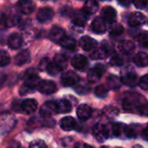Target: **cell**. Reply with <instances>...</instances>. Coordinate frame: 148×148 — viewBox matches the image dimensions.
Here are the masks:
<instances>
[{"instance_id": "cell-5", "label": "cell", "mask_w": 148, "mask_h": 148, "mask_svg": "<svg viewBox=\"0 0 148 148\" xmlns=\"http://www.w3.org/2000/svg\"><path fill=\"white\" fill-rule=\"evenodd\" d=\"M113 52H114L113 45L107 41H103L99 49H94V52L91 53L90 55V58L93 60H102L105 59L107 56L112 55Z\"/></svg>"}, {"instance_id": "cell-2", "label": "cell", "mask_w": 148, "mask_h": 148, "mask_svg": "<svg viewBox=\"0 0 148 148\" xmlns=\"http://www.w3.org/2000/svg\"><path fill=\"white\" fill-rule=\"evenodd\" d=\"M68 65V60L65 56L63 55H56L54 57L53 62H50L47 71L50 75H56L60 72L63 71Z\"/></svg>"}, {"instance_id": "cell-1", "label": "cell", "mask_w": 148, "mask_h": 148, "mask_svg": "<svg viewBox=\"0 0 148 148\" xmlns=\"http://www.w3.org/2000/svg\"><path fill=\"white\" fill-rule=\"evenodd\" d=\"M41 82V79L36 73H29L27 72V75L25 76L24 84L20 88V95H25L27 94L32 93L38 86L39 82Z\"/></svg>"}, {"instance_id": "cell-11", "label": "cell", "mask_w": 148, "mask_h": 148, "mask_svg": "<svg viewBox=\"0 0 148 148\" xmlns=\"http://www.w3.org/2000/svg\"><path fill=\"white\" fill-rule=\"evenodd\" d=\"M104 73L105 67L102 64H97L94 68L89 69L88 73V80L90 82H96L101 78Z\"/></svg>"}, {"instance_id": "cell-47", "label": "cell", "mask_w": 148, "mask_h": 148, "mask_svg": "<svg viewBox=\"0 0 148 148\" xmlns=\"http://www.w3.org/2000/svg\"><path fill=\"white\" fill-rule=\"evenodd\" d=\"M74 148H94L93 147H91L90 145H88L86 143H83V142H77Z\"/></svg>"}, {"instance_id": "cell-34", "label": "cell", "mask_w": 148, "mask_h": 148, "mask_svg": "<svg viewBox=\"0 0 148 148\" xmlns=\"http://www.w3.org/2000/svg\"><path fill=\"white\" fill-rule=\"evenodd\" d=\"M108 88L105 85H99L95 88V95L98 98H105L108 96Z\"/></svg>"}, {"instance_id": "cell-39", "label": "cell", "mask_w": 148, "mask_h": 148, "mask_svg": "<svg viewBox=\"0 0 148 148\" xmlns=\"http://www.w3.org/2000/svg\"><path fill=\"white\" fill-rule=\"evenodd\" d=\"M75 86H76L75 87V91L80 95H84V94L88 92V87L86 84L79 83V82H78Z\"/></svg>"}, {"instance_id": "cell-17", "label": "cell", "mask_w": 148, "mask_h": 148, "mask_svg": "<svg viewBox=\"0 0 148 148\" xmlns=\"http://www.w3.org/2000/svg\"><path fill=\"white\" fill-rule=\"evenodd\" d=\"M18 10L24 15H30L34 12L36 5L32 0H19L17 3Z\"/></svg>"}, {"instance_id": "cell-26", "label": "cell", "mask_w": 148, "mask_h": 148, "mask_svg": "<svg viewBox=\"0 0 148 148\" xmlns=\"http://www.w3.org/2000/svg\"><path fill=\"white\" fill-rule=\"evenodd\" d=\"M98 10H99V3L96 0H87L86 3H84L82 10L87 15L91 16L95 12H97Z\"/></svg>"}, {"instance_id": "cell-45", "label": "cell", "mask_w": 148, "mask_h": 148, "mask_svg": "<svg viewBox=\"0 0 148 148\" xmlns=\"http://www.w3.org/2000/svg\"><path fill=\"white\" fill-rule=\"evenodd\" d=\"M134 4L138 9H143L147 6V0H132Z\"/></svg>"}, {"instance_id": "cell-4", "label": "cell", "mask_w": 148, "mask_h": 148, "mask_svg": "<svg viewBox=\"0 0 148 148\" xmlns=\"http://www.w3.org/2000/svg\"><path fill=\"white\" fill-rule=\"evenodd\" d=\"M16 123L15 116L9 113L0 114V133L7 134L13 130Z\"/></svg>"}, {"instance_id": "cell-52", "label": "cell", "mask_w": 148, "mask_h": 148, "mask_svg": "<svg viewBox=\"0 0 148 148\" xmlns=\"http://www.w3.org/2000/svg\"><path fill=\"white\" fill-rule=\"evenodd\" d=\"M100 148H108V147H100Z\"/></svg>"}, {"instance_id": "cell-21", "label": "cell", "mask_w": 148, "mask_h": 148, "mask_svg": "<svg viewBox=\"0 0 148 148\" xmlns=\"http://www.w3.org/2000/svg\"><path fill=\"white\" fill-rule=\"evenodd\" d=\"M91 29L95 33L102 34L107 31V25L106 22L101 17H96L94 19L91 24Z\"/></svg>"}, {"instance_id": "cell-9", "label": "cell", "mask_w": 148, "mask_h": 148, "mask_svg": "<svg viewBox=\"0 0 148 148\" xmlns=\"http://www.w3.org/2000/svg\"><path fill=\"white\" fill-rule=\"evenodd\" d=\"M79 82V76L73 71L64 72L61 76V82L63 87H73Z\"/></svg>"}, {"instance_id": "cell-15", "label": "cell", "mask_w": 148, "mask_h": 148, "mask_svg": "<svg viewBox=\"0 0 148 148\" xmlns=\"http://www.w3.org/2000/svg\"><path fill=\"white\" fill-rule=\"evenodd\" d=\"M79 44L83 50L91 51V50H94L96 49L98 42H96L95 39H94L88 36H84L81 37V39L79 41Z\"/></svg>"}, {"instance_id": "cell-31", "label": "cell", "mask_w": 148, "mask_h": 148, "mask_svg": "<svg viewBox=\"0 0 148 148\" xmlns=\"http://www.w3.org/2000/svg\"><path fill=\"white\" fill-rule=\"evenodd\" d=\"M134 62L138 67H147L148 66V54L145 52H140L136 54L134 57Z\"/></svg>"}, {"instance_id": "cell-50", "label": "cell", "mask_w": 148, "mask_h": 148, "mask_svg": "<svg viewBox=\"0 0 148 148\" xmlns=\"http://www.w3.org/2000/svg\"><path fill=\"white\" fill-rule=\"evenodd\" d=\"M142 137L144 140L148 141V126L146 128H144V130L142 131Z\"/></svg>"}, {"instance_id": "cell-20", "label": "cell", "mask_w": 148, "mask_h": 148, "mask_svg": "<svg viewBox=\"0 0 148 148\" xmlns=\"http://www.w3.org/2000/svg\"><path fill=\"white\" fill-rule=\"evenodd\" d=\"M110 128V134L116 138H126V128L127 125L124 123H114Z\"/></svg>"}, {"instance_id": "cell-23", "label": "cell", "mask_w": 148, "mask_h": 148, "mask_svg": "<svg viewBox=\"0 0 148 148\" xmlns=\"http://www.w3.org/2000/svg\"><path fill=\"white\" fill-rule=\"evenodd\" d=\"M76 126L75 120L71 116H66L62 118L60 121V127L63 131L69 132L72 131Z\"/></svg>"}, {"instance_id": "cell-16", "label": "cell", "mask_w": 148, "mask_h": 148, "mask_svg": "<svg viewBox=\"0 0 148 148\" xmlns=\"http://www.w3.org/2000/svg\"><path fill=\"white\" fill-rule=\"evenodd\" d=\"M23 43V36L18 33H12L9 36L7 44L11 49H18Z\"/></svg>"}, {"instance_id": "cell-7", "label": "cell", "mask_w": 148, "mask_h": 148, "mask_svg": "<svg viewBox=\"0 0 148 148\" xmlns=\"http://www.w3.org/2000/svg\"><path fill=\"white\" fill-rule=\"evenodd\" d=\"M121 81V83L128 87H135L139 83L138 75L132 69L125 70L124 72H122Z\"/></svg>"}, {"instance_id": "cell-37", "label": "cell", "mask_w": 148, "mask_h": 148, "mask_svg": "<svg viewBox=\"0 0 148 148\" xmlns=\"http://www.w3.org/2000/svg\"><path fill=\"white\" fill-rule=\"evenodd\" d=\"M109 32L112 36H119L124 32V27L120 23H114L112 24Z\"/></svg>"}, {"instance_id": "cell-42", "label": "cell", "mask_w": 148, "mask_h": 148, "mask_svg": "<svg viewBox=\"0 0 148 148\" xmlns=\"http://www.w3.org/2000/svg\"><path fill=\"white\" fill-rule=\"evenodd\" d=\"M29 148H48V147H47L46 143H45L43 140H36L32 141V142L29 144Z\"/></svg>"}, {"instance_id": "cell-33", "label": "cell", "mask_w": 148, "mask_h": 148, "mask_svg": "<svg viewBox=\"0 0 148 148\" xmlns=\"http://www.w3.org/2000/svg\"><path fill=\"white\" fill-rule=\"evenodd\" d=\"M140 128L138 125L127 126L126 128V138H136L138 135V131Z\"/></svg>"}, {"instance_id": "cell-24", "label": "cell", "mask_w": 148, "mask_h": 148, "mask_svg": "<svg viewBox=\"0 0 148 148\" xmlns=\"http://www.w3.org/2000/svg\"><path fill=\"white\" fill-rule=\"evenodd\" d=\"M119 49L123 55H130L135 49V45L132 41L124 40L119 43Z\"/></svg>"}, {"instance_id": "cell-41", "label": "cell", "mask_w": 148, "mask_h": 148, "mask_svg": "<svg viewBox=\"0 0 148 148\" xmlns=\"http://www.w3.org/2000/svg\"><path fill=\"white\" fill-rule=\"evenodd\" d=\"M137 111H138V113H139L140 115L148 116V102L140 104V105L138 107Z\"/></svg>"}, {"instance_id": "cell-40", "label": "cell", "mask_w": 148, "mask_h": 148, "mask_svg": "<svg viewBox=\"0 0 148 148\" xmlns=\"http://www.w3.org/2000/svg\"><path fill=\"white\" fill-rule=\"evenodd\" d=\"M110 63L113 66H121L124 63V60H123V58L121 56L116 55V56H114L112 57V59L110 61Z\"/></svg>"}, {"instance_id": "cell-18", "label": "cell", "mask_w": 148, "mask_h": 148, "mask_svg": "<svg viewBox=\"0 0 148 148\" xmlns=\"http://www.w3.org/2000/svg\"><path fill=\"white\" fill-rule=\"evenodd\" d=\"M147 23V17L140 12H134L128 18V23L131 27H138Z\"/></svg>"}, {"instance_id": "cell-36", "label": "cell", "mask_w": 148, "mask_h": 148, "mask_svg": "<svg viewBox=\"0 0 148 148\" xmlns=\"http://www.w3.org/2000/svg\"><path fill=\"white\" fill-rule=\"evenodd\" d=\"M10 62V56L5 50H0V67H5Z\"/></svg>"}, {"instance_id": "cell-46", "label": "cell", "mask_w": 148, "mask_h": 148, "mask_svg": "<svg viewBox=\"0 0 148 148\" xmlns=\"http://www.w3.org/2000/svg\"><path fill=\"white\" fill-rule=\"evenodd\" d=\"M49 62H50V61L49 60V58H43V59H42L41 62H40V63H39V68L41 69V70L47 69Z\"/></svg>"}, {"instance_id": "cell-3", "label": "cell", "mask_w": 148, "mask_h": 148, "mask_svg": "<svg viewBox=\"0 0 148 148\" xmlns=\"http://www.w3.org/2000/svg\"><path fill=\"white\" fill-rule=\"evenodd\" d=\"M142 99V96L137 93H128L122 101V108L127 112H132L134 109L138 108Z\"/></svg>"}, {"instance_id": "cell-29", "label": "cell", "mask_w": 148, "mask_h": 148, "mask_svg": "<svg viewBox=\"0 0 148 148\" xmlns=\"http://www.w3.org/2000/svg\"><path fill=\"white\" fill-rule=\"evenodd\" d=\"M58 43H59L63 49H70V50L75 49V47H76V41H75L73 37L67 36H64L58 42Z\"/></svg>"}, {"instance_id": "cell-30", "label": "cell", "mask_w": 148, "mask_h": 148, "mask_svg": "<svg viewBox=\"0 0 148 148\" xmlns=\"http://www.w3.org/2000/svg\"><path fill=\"white\" fill-rule=\"evenodd\" d=\"M57 103V114H68L72 110V104L68 100H61Z\"/></svg>"}, {"instance_id": "cell-38", "label": "cell", "mask_w": 148, "mask_h": 148, "mask_svg": "<svg viewBox=\"0 0 148 148\" xmlns=\"http://www.w3.org/2000/svg\"><path fill=\"white\" fill-rule=\"evenodd\" d=\"M137 40L141 46L148 49V31H144L140 33L137 37Z\"/></svg>"}, {"instance_id": "cell-43", "label": "cell", "mask_w": 148, "mask_h": 148, "mask_svg": "<svg viewBox=\"0 0 148 148\" xmlns=\"http://www.w3.org/2000/svg\"><path fill=\"white\" fill-rule=\"evenodd\" d=\"M139 85L140 87V88H142L143 90H148V75H145L144 76H142L140 78V80L139 81Z\"/></svg>"}, {"instance_id": "cell-44", "label": "cell", "mask_w": 148, "mask_h": 148, "mask_svg": "<svg viewBox=\"0 0 148 148\" xmlns=\"http://www.w3.org/2000/svg\"><path fill=\"white\" fill-rule=\"evenodd\" d=\"M74 14V10L72 8L69 6H65L61 10V15L64 16H72Z\"/></svg>"}, {"instance_id": "cell-25", "label": "cell", "mask_w": 148, "mask_h": 148, "mask_svg": "<svg viewBox=\"0 0 148 148\" xmlns=\"http://www.w3.org/2000/svg\"><path fill=\"white\" fill-rule=\"evenodd\" d=\"M88 15H87L83 10L82 11H79V12H76L73 14L72 16V19H73V23L77 25V26H80V27H83L85 26L87 21H88Z\"/></svg>"}, {"instance_id": "cell-12", "label": "cell", "mask_w": 148, "mask_h": 148, "mask_svg": "<svg viewBox=\"0 0 148 148\" xmlns=\"http://www.w3.org/2000/svg\"><path fill=\"white\" fill-rule=\"evenodd\" d=\"M36 89L42 94L51 95V94H54L55 92H56L57 88H56V85L54 82L43 80V81H41L39 82Z\"/></svg>"}, {"instance_id": "cell-35", "label": "cell", "mask_w": 148, "mask_h": 148, "mask_svg": "<svg viewBox=\"0 0 148 148\" xmlns=\"http://www.w3.org/2000/svg\"><path fill=\"white\" fill-rule=\"evenodd\" d=\"M103 114H105V116H107L108 118H114L115 116H117L119 114V109L116 108L115 107H112V106H109V107H106L104 109H103Z\"/></svg>"}, {"instance_id": "cell-51", "label": "cell", "mask_w": 148, "mask_h": 148, "mask_svg": "<svg viewBox=\"0 0 148 148\" xmlns=\"http://www.w3.org/2000/svg\"><path fill=\"white\" fill-rule=\"evenodd\" d=\"M133 148H144L142 146H140V145H135V146H134Z\"/></svg>"}, {"instance_id": "cell-53", "label": "cell", "mask_w": 148, "mask_h": 148, "mask_svg": "<svg viewBox=\"0 0 148 148\" xmlns=\"http://www.w3.org/2000/svg\"><path fill=\"white\" fill-rule=\"evenodd\" d=\"M118 148H121V147H118Z\"/></svg>"}, {"instance_id": "cell-28", "label": "cell", "mask_w": 148, "mask_h": 148, "mask_svg": "<svg viewBox=\"0 0 148 148\" xmlns=\"http://www.w3.org/2000/svg\"><path fill=\"white\" fill-rule=\"evenodd\" d=\"M65 36V31L59 26H54L49 32V38L55 42H58Z\"/></svg>"}, {"instance_id": "cell-14", "label": "cell", "mask_w": 148, "mask_h": 148, "mask_svg": "<svg viewBox=\"0 0 148 148\" xmlns=\"http://www.w3.org/2000/svg\"><path fill=\"white\" fill-rule=\"evenodd\" d=\"M38 106V103L34 99H26L23 101L20 105V111L26 114H31L35 113Z\"/></svg>"}, {"instance_id": "cell-10", "label": "cell", "mask_w": 148, "mask_h": 148, "mask_svg": "<svg viewBox=\"0 0 148 148\" xmlns=\"http://www.w3.org/2000/svg\"><path fill=\"white\" fill-rule=\"evenodd\" d=\"M71 64L73 66V68L78 71H85L88 69V61L87 59V57L83 55L78 54L75 55L71 61Z\"/></svg>"}, {"instance_id": "cell-6", "label": "cell", "mask_w": 148, "mask_h": 148, "mask_svg": "<svg viewBox=\"0 0 148 148\" xmlns=\"http://www.w3.org/2000/svg\"><path fill=\"white\" fill-rule=\"evenodd\" d=\"M93 134L99 142H104L110 137V128L103 124L98 123L93 128Z\"/></svg>"}, {"instance_id": "cell-27", "label": "cell", "mask_w": 148, "mask_h": 148, "mask_svg": "<svg viewBox=\"0 0 148 148\" xmlns=\"http://www.w3.org/2000/svg\"><path fill=\"white\" fill-rule=\"evenodd\" d=\"M30 61V53L29 50H23L15 57V63L17 66H23Z\"/></svg>"}, {"instance_id": "cell-13", "label": "cell", "mask_w": 148, "mask_h": 148, "mask_svg": "<svg viewBox=\"0 0 148 148\" xmlns=\"http://www.w3.org/2000/svg\"><path fill=\"white\" fill-rule=\"evenodd\" d=\"M54 10L49 8V7H43V8H41L37 14H36V18L37 20L42 23H48L49 21L52 20V18L54 17Z\"/></svg>"}, {"instance_id": "cell-22", "label": "cell", "mask_w": 148, "mask_h": 148, "mask_svg": "<svg viewBox=\"0 0 148 148\" xmlns=\"http://www.w3.org/2000/svg\"><path fill=\"white\" fill-rule=\"evenodd\" d=\"M77 116L82 121H86L89 119L92 115V108L87 104H82L77 108L76 110Z\"/></svg>"}, {"instance_id": "cell-19", "label": "cell", "mask_w": 148, "mask_h": 148, "mask_svg": "<svg viewBox=\"0 0 148 148\" xmlns=\"http://www.w3.org/2000/svg\"><path fill=\"white\" fill-rule=\"evenodd\" d=\"M101 18L106 23H112L114 22V20L116 18L117 12H116V10L113 7H111V6H106V7H104L101 10Z\"/></svg>"}, {"instance_id": "cell-48", "label": "cell", "mask_w": 148, "mask_h": 148, "mask_svg": "<svg viewBox=\"0 0 148 148\" xmlns=\"http://www.w3.org/2000/svg\"><path fill=\"white\" fill-rule=\"evenodd\" d=\"M118 1V3L121 4V5H122L123 7H127L130 3H131V1L132 0H117Z\"/></svg>"}, {"instance_id": "cell-49", "label": "cell", "mask_w": 148, "mask_h": 148, "mask_svg": "<svg viewBox=\"0 0 148 148\" xmlns=\"http://www.w3.org/2000/svg\"><path fill=\"white\" fill-rule=\"evenodd\" d=\"M6 78H7L6 75H4V74H0V88L4 84V82H5V81H6Z\"/></svg>"}, {"instance_id": "cell-8", "label": "cell", "mask_w": 148, "mask_h": 148, "mask_svg": "<svg viewBox=\"0 0 148 148\" xmlns=\"http://www.w3.org/2000/svg\"><path fill=\"white\" fill-rule=\"evenodd\" d=\"M57 114V103L53 101H46L40 108V114L42 117L48 119L52 115Z\"/></svg>"}, {"instance_id": "cell-32", "label": "cell", "mask_w": 148, "mask_h": 148, "mask_svg": "<svg viewBox=\"0 0 148 148\" xmlns=\"http://www.w3.org/2000/svg\"><path fill=\"white\" fill-rule=\"evenodd\" d=\"M108 88L112 90H118L121 87V81L116 75H110L107 79Z\"/></svg>"}]
</instances>
